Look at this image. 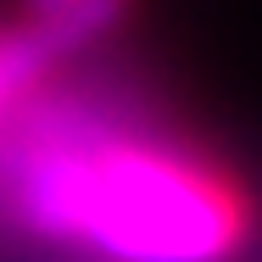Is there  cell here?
Returning <instances> with one entry per match:
<instances>
[{"label": "cell", "mask_w": 262, "mask_h": 262, "mask_svg": "<svg viewBox=\"0 0 262 262\" xmlns=\"http://www.w3.org/2000/svg\"><path fill=\"white\" fill-rule=\"evenodd\" d=\"M0 195L23 229L106 262H223L246 234L229 173L84 90H34L11 112Z\"/></svg>", "instance_id": "obj_1"}, {"label": "cell", "mask_w": 262, "mask_h": 262, "mask_svg": "<svg viewBox=\"0 0 262 262\" xmlns=\"http://www.w3.org/2000/svg\"><path fill=\"white\" fill-rule=\"evenodd\" d=\"M61 56L51 51V39L39 28H0V134L11 123V112L28 101L34 90H45L51 67Z\"/></svg>", "instance_id": "obj_2"}]
</instances>
